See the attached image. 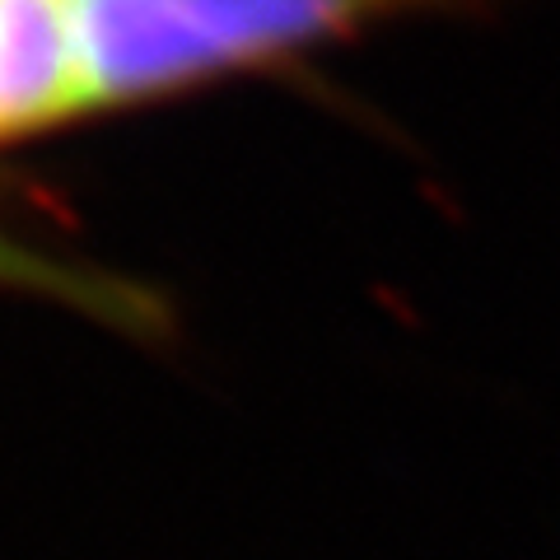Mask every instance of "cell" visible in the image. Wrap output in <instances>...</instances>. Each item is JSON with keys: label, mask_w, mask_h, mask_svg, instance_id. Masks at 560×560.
Instances as JSON below:
<instances>
[{"label": "cell", "mask_w": 560, "mask_h": 560, "mask_svg": "<svg viewBox=\"0 0 560 560\" xmlns=\"http://www.w3.org/2000/svg\"><path fill=\"white\" fill-rule=\"evenodd\" d=\"M486 0H70L84 94L127 98L285 43L350 28L383 10Z\"/></svg>", "instance_id": "6da1fadb"}, {"label": "cell", "mask_w": 560, "mask_h": 560, "mask_svg": "<svg viewBox=\"0 0 560 560\" xmlns=\"http://www.w3.org/2000/svg\"><path fill=\"white\" fill-rule=\"evenodd\" d=\"M90 103L70 0H0V136Z\"/></svg>", "instance_id": "7a4b0ae2"}]
</instances>
